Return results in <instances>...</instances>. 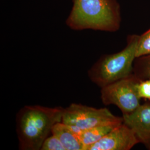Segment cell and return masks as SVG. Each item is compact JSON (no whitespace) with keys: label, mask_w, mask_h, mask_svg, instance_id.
<instances>
[{"label":"cell","mask_w":150,"mask_h":150,"mask_svg":"<svg viewBox=\"0 0 150 150\" xmlns=\"http://www.w3.org/2000/svg\"><path fill=\"white\" fill-rule=\"evenodd\" d=\"M64 108L25 106L16 115V131L21 150H40L51 134L52 127L62 121Z\"/></svg>","instance_id":"1"},{"label":"cell","mask_w":150,"mask_h":150,"mask_svg":"<svg viewBox=\"0 0 150 150\" xmlns=\"http://www.w3.org/2000/svg\"><path fill=\"white\" fill-rule=\"evenodd\" d=\"M71 29L116 32L120 27V6L116 0H73L66 20Z\"/></svg>","instance_id":"2"},{"label":"cell","mask_w":150,"mask_h":150,"mask_svg":"<svg viewBox=\"0 0 150 150\" xmlns=\"http://www.w3.org/2000/svg\"><path fill=\"white\" fill-rule=\"evenodd\" d=\"M139 36L130 35L127 45L116 54L103 55L88 71L90 80L101 88L134 74Z\"/></svg>","instance_id":"3"},{"label":"cell","mask_w":150,"mask_h":150,"mask_svg":"<svg viewBox=\"0 0 150 150\" xmlns=\"http://www.w3.org/2000/svg\"><path fill=\"white\" fill-rule=\"evenodd\" d=\"M61 122L85 131L97 126L120 125L123 123V118L114 115L106 108L73 103L64 108Z\"/></svg>","instance_id":"4"},{"label":"cell","mask_w":150,"mask_h":150,"mask_svg":"<svg viewBox=\"0 0 150 150\" xmlns=\"http://www.w3.org/2000/svg\"><path fill=\"white\" fill-rule=\"evenodd\" d=\"M141 80L132 74L101 88V98L105 105H114L122 115L134 111L141 105L137 87Z\"/></svg>","instance_id":"5"},{"label":"cell","mask_w":150,"mask_h":150,"mask_svg":"<svg viewBox=\"0 0 150 150\" xmlns=\"http://www.w3.org/2000/svg\"><path fill=\"white\" fill-rule=\"evenodd\" d=\"M139 143L134 132L123 122L86 150H129Z\"/></svg>","instance_id":"6"},{"label":"cell","mask_w":150,"mask_h":150,"mask_svg":"<svg viewBox=\"0 0 150 150\" xmlns=\"http://www.w3.org/2000/svg\"><path fill=\"white\" fill-rule=\"evenodd\" d=\"M123 122L131 129L140 143L148 145L150 136V103L141 105L134 111L122 115Z\"/></svg>","instance_id":"7"},{"label":"cell","mask_w":150,"mask_h":150,"mask_svg":"<svg viewBox=\"0 0 150 150\" xmlns=\"http://www.w3.org/2000/svg\"><path fill=\"white\" fill-rule=\"evenodd\" d=\"M51 134L60 140L66 150H83L79 136L67 124L62 122L56 123L52 128Z\"/></svg>","instance_id":"8"},{"label":"cell","mask_w":150,"mask_h":150,"mask_svg":"<svg viewBox=\"0 0 150 150\" xmlns=\"http://www.w3.org/2000/svg\"><path fill=\"white\" fill-rule=\"evenodd\" d=\"M117 125L100 126L83 131L80 139L83 146V150H86L88 146L98 142Z\"/></svg>","instance_id":"9"},{"label":"cell","mask_w":150,"mask_h":150,"mask_svg":"<svg viewBox=\"0 0 150 150\" xmlns=\"http://www.w3.org/2000/svg\"><path fill=\"white\" fill-rule=\"evenodd\" d=\"M134 74L141 80L150 79V54L135 59Z\"/></svg>","instance_id":"10"},{"label":"cell","mask_w":150,"mask_h":150,"mask_svg":"<svg viewBox=\"0 0 150 150\" xmlns=\"http://www.w3.org/2000/svg\"><path fill=\"white\" fill-rule=\"evenodd\" d=\"M150 54V29L139 36L136 58Z\"/></svg>","instance_id":"11"},{"label":"cell","mask_w":150,"mask_h":150,"mask_svg":"<svg viewBox=\"0 0 150 150\" xmlns=\"http://www.w3.org/2000/svg\"><path fill=\"white\" fill-rule=\"evenodd\" d=\"M44 141L41 150H66L61 142L56 136L51 134Z\"/></svg>","instance_id":"12"},{"label":"cell","mask_w":150,"mask_h":150,"mask_svg":"<svg viewBox=\"0 0 150 150\" xmlns=\"http://www.w3.org/2000/svg\"><path fill=\"white\" fill-rule=\"evenodd\" d=\"M140 98L150 100V79L142 80L137 87Z\"/></svg>","instance_id":"13"},{"label":"cell","mask_w":150,"mask_h":150,"mask_svg":"<svg viewBox=\"0 0 150 150\" xmlns=\"http://www.w3.org/2000/svg\"><path fill=\"white\" fill-rule=\"evenodd\" d=\"M150 145V142H149V145H147L146 146H149Z\"/></svg>","instance_id":"14"},{"label":"cell","mask_w":150,"mask_h":150,"mask_svg":"<svg viewBox=\"0 0 150 150\" xmlns=\"http://www.w3.org/2000/svg\"><path fill=\"white\" fill-rule=\"evenodd\" d=\"M147 147H148L149 149H150V145H149V146H147Z\"/></svg>","instance_id":"15"}]
</instances>
